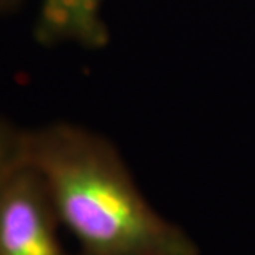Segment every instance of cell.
Returning <instances> with one entry per match:
<instances>
[{
	"label": "cell",
	"instance_id": "7a4b0ae2",
	"mask_svg": "<svg viewBox=\"0 0 255 255\" xmlns=\"http://www.w3.org/2000/svg\"><path fill=\"white\" fill-rule=\"evenodd\" d=\"M60 226L43 179L21 162L0 187V255H74Z\"/></svg>",
	"mask_w": 255,
	"mask_h": 255
},
{
	"label": "cell",
	"instance_id": "6da1fadb",
	"mask_svg": "<svg viewBox=\"0 0 255 255\" xmlns=\"http://www.w3.org/2000/svg\"><path fill=\"white\" fill-rule=\"evenodd\" d=\"M21 159L43 179L77 255H200L182 227L149 204L98 133L67 122L23 130Z\"/></svg>",
	"mask_w": 255,
	"mask_h": 255
},
{
	"label": "cell",
	"instance_id": "3957f363",
	"mask_svg": "<svg viewBox=\"0 0 255 255\" xmlns=\"http://www.w3.org/2000/svg\"><path fill=\"white\" fill-rule=\"evenodd\" d=\"M104 0H44L37 27L44 43L71 41L100 48L108 40L102 20Z\"/></svg>",
	"mask_w": 255,
	"mask_h": 255
},
{
	"label": "cell",
	"instance_id": "277c9868",
	"mask_svg": "<svg viewBox=\"0 0 255 255\" xmlns=\"http://www.w3.org/2000/svg\"><path fill=\"white\" fill-rule=\"evenodd\" d=\"M23 130L0 119V187L13 170L23 162Z\"/></svg>",
	"mask_w": 255,
	"mask_h": 255
}]
</instances>
